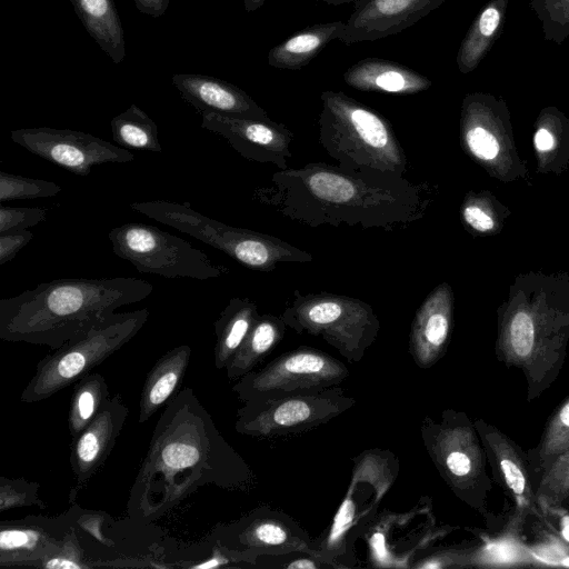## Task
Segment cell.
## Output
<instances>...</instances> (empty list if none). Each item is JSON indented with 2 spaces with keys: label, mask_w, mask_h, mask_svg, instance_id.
<instances>
[{
  "label": "cell",
  "mask_w": 569,
  "mask_h": 569,
  "mask_svg": "<svg viewBox=\"0 0 569 569\" xmlns=\"http://www.w3.org/2000/svg\"><path fill=\"white\" fill-rule=\"evenodd\" d=\"M252 199L289 220L320 226L401 231L422 220L438 186L402 176L323 162L276 171Z\"/></svg>",
  "instance_id": "obj_1"
},
{
  "label": "cell",
  "mask_w": 569,
  "mask_h": 569,
  "mask_svg": "<svg viewBox=\"0 0 569 569\" xmlns=\"http://www.w3.org/2000/svg\"><path fill=\"white\" fill-rule=\"evenodd\" d=\"M166 407L132 487L130 508L153 518L199 486L249 489L254 475L217 430L192 390L183 389Z\"/></svg>",
  "instance_id": "obj_2"
},
{
  "label": "cell",
  "mask_w": 569,
  "mask_h": 569,
  "mask_svg": "<svg viewBox=\"0 0 569 569\" xmlns=\"http://www.w3.org/2000/svg\"><path fill=\"white\" fill-rule=\"evenodd\" d=\"M153 286L139 278H62L0 300V339L61 347L118 308L146 299Z\"/></svg>",
  "instance_id": "obj_3"
},
{
  "label": "cell",
  "mask_w": 569,
  "mask_h": 569,
  "mask_svg": "<svg viewBox=\"0 0 569 569\" xmlns=\"http://www.w3.org/2000/svg\"><path fill=\"white\" fill-rule=\"evenodd\" d=\"M557 280L523 278L511 289L498 312L497 359L518 368L533 401L559 377L569 342V291L560 293Z\"/></svg>",
  "instance_id": "obj_4"
},
{
  "label": "cell",
  "mask_w": 569,
  "mask_h": 569,
  "mask_svg": "<svg viewBox=\"0 0 569 569\" xmlns=\"http://www.w3.org/2000/svg\"><path fill=\"white\" fill-rule=\"evenodd\" d=\"M319 142L340 167L402 176L408 159L383 116L342 91L320 94Z\"/></svg>",
  "instance_id": "obj_5"
},
{
  "label": "cell",
  "mask_w": 569,
  "mask_h": 569,
  "mask_svg": "<svg viewBox=\"0 0 569 569\" xmlns=\"http://www.w3.org/2000/svg\"><path fill=\"white\" fill-rule=\"evenodd\" d=\"M420 431L423 446L449 489L493 530L499 519L488 505L492 480L473 421L463 411L446 409L440 421L426 417Z\"/></svg>",
  "instance_id": "obj_6"
},
{
  "label": "cell",
  "mask_w": 569,
  "mask_h": 569,
  "mask_svg": "<svg viewBox=\"0 0 569 569\" xmlns=\"http://www.w3.org/2000/svg\"><path fill=\"white\" fill-rule=\"evenodd\" d=\"M131 208L158 222L209 244L256 271H272L279 263H306L313 256L271 234L222 223L201 214L189 202L150 200Z\"/></svg>",
  "instance_id": "obj_7"
},
{
  "label": "cell",
  "mask_w": 569,
  "mask_h": 569,
  "mask_svg": "<svg viewBox=\"0 0 569 569\" xmlns=\"http://www.w3.org/2000/svg\"><path fill=\"white\" fill-rule=\"evenodd\" d=\"M149 318L148 309L113 312L79 332L69 341L44 356L23 389L20 401L46 400L78 382L128 343Z\"/></svg>",
  "instance_id": "obj_8"
},
{
  "label": "cell",
  "mask_w": 569,
  "mask_h": 569,
  "mask_svg": "<svg viewBox=\"0 0 569 569\" xmlns=\"http://www.w3.org/2000/svg\"><path fill=\"white\" fill-rule=\"evenodd\" d=\"M280 317L287 328L321 338L350 363L362 360L380 331L379 318L370 305L336 293L303 295L296 289Z\"/></svg>",
  "instance_id": "obj_9"
},
{
  "label": "cell",
  "mask_w": 569,
  "mask_h": 569,
  "mask_svg": "<svg viewBox=\"0 0 569 569\" xmlns=\"http://www.w3.org/2000/svg\"><path fill=\"white\" fill-rule=\"evenodd\" d=\"M397 457L387 450H367L353 458L348 490L328 530L312 541V555L332 567H342L351 543L376 517L378 507L396 481Z\"/></svg>",
  "instance_id": "obj_10"
},
{
  "label": "cell",
  "mask_w": 569,
  "mask_h": 569,
  "mask_svg": "<svg viewBox=\"0 0 569 569\" xmlns=\"http://www.w3.org/2000/svg\"><path fill=\"white\" fill-rule=\"evenodd\" d=\"M113 253L141 273L166 278L208 280L229 273L184 239L146 223H126L110 230Z\"/></svg>",
  "instance_id": "obj_11"
},
{
  "label": "cell",
  "mask_w": 569,
  "mask_h": 569,
  "mask_svg": "<svg viewBox=\"0 0 569 569\" xmlns=\"http://www.w3.org/2000/svg\"><path fill=\"white\" fill-rule=\"evenodd\" d=\"M356 403L339 387L305 391L268 401H249L237 411V432L260 439L301 433L335 419Z\"/></svg>",
  "instance_id": "obj_12"
},
{
  "label": "cell",
  "mask_w": 569,
  "mask_h": 569,
  "mask_svg": "<svg viewBox=\"0 0 569 569\" xmlns=\"http://www.w3.org/2000/svg\"><path fill=\"white\" fill-rule=\"evenodd\" d=\"M349 375L343 362L319 349L302 346L241 377L232 390L242 402L268 401L336 387Z\"/></svg>",
  "instance_id": "obj_13"
},
{
  "label": "cell",
  "mask_w": 569,
  "mask_h": 569,
  "mask_svg": "<svg viewBox=\"0 0 569 569\" xmlns=\"http://www.w3.org/2000/svg\"><path fill=\"white\" fill-rule=\"evenodd\" d=\"M486 451L492 478L502 489L509 503L503 538L512 541L522 533L527 521L541 513L537 499V487L529 466L527 452L498 427L482 418L473 420Z\"/></svg>",
  "instance_id": "obj_14"
},
{
  "label": "cell",
  "mask_w": 569,
  "mask_h": 569,
  "mask_svg": "<svg viewBox=\"0 0 569 569\" xmlns=\"http://www.w3.org/2000/svg\"><path fill=\"white\" fill-rule=\"evenodd\" d=\"M10 137L29 152L78 176H89L97 164L126 163L134 159L128 149L71 129H17L11 131Z\"/></svg>",
  "instance_id": "obj_15"
},
{
  "label": "cell",
  "mask_w": 569,
  "mask_h": 569,
  "mask_svg": "<svg viewBox=\"0 0 569 569\" xmlns=\"http://www.w3.org/2000/svg\"><path fill=\"white\" fill-rule=\"evenodd\" d=\"M460 141L488 171L506 174L507 159L515 156L506 101L485 92L467 93L461 103Z\"/></svg>",
  "instance_id": "obj_16"
},
{
  "label": "cell",
  "mask_w": 569,
  "mask_h": 569,
  "mask_svg": "<svg viewBox=\"0 0 569 569\" xmlns=\"http://www.w3.org/2000/svg\"><path fill=\"white\" fill-rule=\"evenodd\" d=\"M201 128L223 137L248 160L273 164L279 170L289 168L293 133L282 123L270 118H238L204 112Z\"/></svg>",
  "instance_id": "obj_17"
},
{
  "label": "cell",
  "mask_w": 569,
  "mask_h": 569,
  "mask_svg": "<svg viewBox=\"0 0 569 569\" xmlns=\"http://www.w3.org/2000/svg\"><path fill=\"white\" fill-rule=\"evenodd\" d=\"M237 552L244 559L259 556L283 557L311 552L312 541L307 531L290 516L269 507H260L231 527Z\"/></svg>",
  "instance_id": "obj_18"
},
{
  "label": "cell",
  "mask_w": 569,
  "mask_h": 569,
  "mask_svg": "<svg viewBox=\"0 0 569 569\" xmlns=\"http://www.w3.org/2000/svg\"><path fill=\"white\" fill-rule=\"evenodd\" d=\"M446 0H367L345 21L342 43L375 41L397 34L440 7Z\"/></svg>",
  "instance_id": "obj_19"
},
{
  "label": "cell",
  "mask_w": 569,
  "mask_h": 569,
  "mask_svg": "<svg viewBox=\"0 0 569 569\" xmlns=\"http://www.w3.org/2000/svg\"><path fill=\"white\" fill-rule=\"evenodd\" d=\"M453 321V292L438 284L420 305L409 333V353L421 369L435 366L446 353Z\"/></svg>",
  "instance_id": "obj_20"
},
{
  "label": "cell",
  "mask_w": 569,
  "mask_h": 569,
  "mask_svg": "<svg viewBox=\"0 0 569 569\" xmlns=\"http://www.w3.org/2000/svg\"><path fill=\"white\" fill-rule=\"evenodd\" d=\"M128 408L120 395L109 398L97 416L73 439L71 448V469L79 483H84L104 463L126 419Z\"/></svg>",
  "instance_id": "obj_21"
},
{
  "label": "cell",
  "mask_w": 569,
  "mask_h": 569,
  "mask_svg": "<svg viewBox=\"0 0 569 569\" xmlns=\"http://www.w3.org/2000/svg\"><path fill=\"white\" fill-rule=\"evenodd\" d=\"M172 83L181 97L201 113L269 119L266 110L240 88L221 79L190 73H177Z\"/></svg>",
  "instance_id": "obj_22"
},
{
  "label": "cell",
  "mask_w": 569,
  "mask_h": 569,
  "mask_svg": "<svg viewBox=\"0 0 569 569\" xmlns=\"http://www.w3.org/2000/svg\"><path fill=\"white\" fill-rule=\"evenodd\" d=\"M343 81L356 90L399 96L416 94L432 86L428 77L416 70L381 58L356 62L345 71Z\"/></svg>",
  "instance_id": "obj_23"
},
{
  "label": "cell",
  "mask_w": 569,
  "mask_h": 569,
  "mask_svg": "<svg viewBox=\"0 0 569 569\" xmlns=\"http://www.w3.org/2000/svg\"><path fill=\"white\" fill-rule=\"evenodd\" d=\"M66 536L56 530V526L29 520L2 523L0 530V563L36 565L57 552Z\"/></svg>",
  "instance_id": "obj_24"
},
{
  "label": "cell",
  "mask_w": 569,
  "mask_h": 569,
  "mask_svg": "<svg viewBox=\"0 0 569 569\" xmlns=\"http://www.w3.org/2000/svg\"><path fill=\"white\" fill-rule=\"evenodd\" d=\"M191 357L187 345L166 352L151 368L144 380L139 401V422L151 418L177 391Z\"/></svg>",
  "instance_id": "obj_25"
},
{
  "label": "cell",
  "mask_w": 569,
  "mask_h": 569,
  "mask_svg": "<svg viewBox=\"0 0 569 569\" xmlns=\"http://www.w3.org/2000/svg\"><path fill=\"white\" fill-rule=\"evenodd\" d=\"M509 0H490L478 12L457 52V67L462 74L477 69L500 37Z\"/></svg>",
  "instance_id": "obj_26"
},
{
  "label": "cell",
  "mask_w": 569,
  "mask_h": 569,
  "mask_svg": "<svg viewBox=\"0 0 569 569\" xmlns=\"http://www.w3.org/2000/svg\"><path fill=\"white\" fill-rule=\"evenodd\" d=\"M345 21L316 23L293 33L272 47L268 64L277 69L299 70L307 66L332 40L339 39Z\"/></svg>",
  "instance_id": "obj_27"
},
{
  "label": "cell",
  "mask_w": 569,
  "mask_h": 569,
  "mask_svg": "<svg viewBox=\"0 0 569 569\" xmlns=\"http://www.w3.org/2000/svg\"><path fill=\"white\" fill-rule=\"evenodd\" d=\"M89 36L112 59L126 57L124 31L112 0H70Z\"/></svg>",
  "instance_id": "obj_28"
},
{
  "label": "cell",
  "mask_w": 569,
  "mask_h": 569,
  "mask_svg": "<svg viewBox=\"0 0 569 569\" xmlns=\"http://www.w3.org/2000/svg\"><path fill=\"white\" fill-rule=\"evenodd\" d=\"M287 326L274 315H259L243 342L226 366L229 380L237 381L256 367L282 341Z\"/></svg>",
  "instance_id": "obj_29"
},
{
  "label": "cell",
  "mask_w": 569,
  "mask_h": 569,
  "mask_svg": "<svg viewBox=\"0 0 569 569\" xmlns=\"http://www.w3.org/2000/svg\"><path fill=\"white\" fill-rule=\"evenodd\" d=\"M259 317L257 305L249 298L233 297L214 321L213 360L224 369Z\"/></svg>",
  "instance_id": "obj_30"
},
{
  "label": "cell",
  "mask_w": 569,
  "mask_h": 569,
  "mask_svg": "<svg viewBox=\"0 0 569 569\" xmlns=\"http://www.w3.org/2000/svg\"><path fill=\"white\" fill-rule=\"evenodd\" d=\"M567 450H569V396L549 417L538 443L526 451L536 487L550 465Z\"/></svg>",
  "instance_id": "obj_31"
},
{
  "label": "cell",
  "mask_w": 569,
  "mask_h": 569,
  "mask_svg": "<svg viewBox=\"0 0 569 569\" xmlns=\"http://www.w3.org/2000/svg\"><path fill=\"white\" fill-rule=\"evenodd\" d=\"M111 131L116 143L123 149L162 150L156 122L136 104L112 118Z\"/></svg>",
  "instance_id": "obj_32"
},
{
  "label": "cell",
  "mask_w": 569,
  "mask_h": 569,
  "mask_svg": "<svg viewBox=\"0 0 569 569\" xmlns=\"http://www.w3.org/2000/svg\"><path fill=\"white\" fill-rule=\"evenodd\" d=\"M109 399L108 385L100 373H89L76 382L71 398L68 427L76 439Z\"/></svg>",
  "instance_id": "obj_33"
},
{
  "label": "cell",
  "mask_w": 569,
  "mask_h": 569,
  "mask_svg": "<svg viewBox=\"0 0 569 569\" xmlns=\"http://www.w3.org/2000/svg\"><path fill=\"white\" fill-rule=\"evenodd\" d=\"M547 41L562 44L569 37V0H530Z\"/></svg>",
  "instance_id": "obj_34"
},
{
  "label": "cell",
  "mask_w": 569,
  "mask_h": 569,
  "mask_svg": "<svg viewBox=\"0 0 569 569\" xmlns=\"http://www.w3.org/2000/svg\"><path fill=\"white\" fill-rule=\"evenodd\" d=\"M61 190L62 188L52 181L0 171L1 202L53 197Z\"/></svg>",
  "instance_id": "obj_35"
},
{
  "label": "cell",
  "mask_w": 569,
  "mask_h": 569,
  "mask_svg": "<svg viewBox=\"0 0 569 569\" xmlns=\"http://www.w3.org/2000/svg\"><path fill=\"white\" fill-rule=\"evenodd\" d=\"M537 499L569 508V450L560 455L539 479Z\"/></svg>",
  "instance_id": "obj_36"
},
{
  "label": "cell",
  "mask_w": 569,
  "mask_h": 569,
  "mask_svg": "<svg viewBox=\"0 0 569 569\" xmlns=\"http://www.w3.org/2000/svg\"><path fill=\"white\" fill-rule=\"evenodd\" d=\"M461 219L467 227L479 233H488L496 228L492 207L482 194L469 193L465 198Z\"/></svg>",
  "instance_id": "obj_37"
},
{
  "label": "cell",
  "mask_w": 569,
  "mask_h": 569,
  "mask_svg": "<svg viewBox=\"0 0 569 569\" xmlns=\"http://www.w3.org/2000/svg\"><path fill=\"white\" fill-rule=\"evenodd\" d=\"M44 208L0 206V233L34 227L47 218Z\"/></svg>",
  "instance_id": "obj_38"
},
{
  "label": "cell",
  "mask_w": 569,
  "mask_h": 569,
  "mask_svg": "<svg viewBox=\"0 0 569 569\" xmlns=\"http://www.w3.org/2000/svg\"><path fill=\"white\" fill-rule=\"evenodd\" d=\"M541 513L540 522L552 537L569 545V508L538 499Z\"/></svg>",
  "instance_id": "obj_39"
},
{
  "label": "cell",
  "mask_w": 569,
  "mask_h": 569,
  "mask_svg": "<svg viewBox=\"0 0 569 569\" xmlns=\"http://www.w3.org/2000/svg\"><path fill=\"white\" fill-rule=\"evenodd\" d=\"M32 238L33 233L28 229L0 233V266L10 262Z\"/></svg>",
  "instance_id": "obj_40"
},
{
  "label": "cell",
  "mask_w": 569,
  "mask_h": 569,
  "mask_svg": "<svg viewBox=\"0 0 569 569\" xmlns=\"http://www.w3.org/2000/svg\"><path fill=\"white\" fill-rule=\"evenodd\" d=\"M27 483L28 482H24L23 487L19 488V490H18L19 481H13V480L7 481L3 478L1 479V489H0V491H1V493H0L1 510H4L7 508H12L16 506L32 505L26 498L36 499L37 490H32V491H29L26 493L22 489L27 486Z\"/></svg>",
  "instance_id": "obj_41"
},
{
  "label": "cell",
  "mask_w": 569,
  "mask_h": 569,
  "mask_svg": "<svg viewBox=\"0 0 569 569\" xmlns=\"http://www.w3.org/2000/svg\"><path fill=\"white\" fill-rule=\"evenodd\" d=\"M68 537L66 536L62 547L48 557L41 565V567L48 569H82L87 568V565L81 563L79 556L71 553L69 550V543L67 542Z\"/></svg>",
  "instance_id": "obj_42"
},
{
  "label": "cell",
  "mask_w": 569,
  "mask_h": 569,
  "mask_svg": "<svg viewBox=\"0 0 569 569\" xmlns=\"http://www.w3.org/2000/svg\"><path fill=\"white\" fill-rule=\"evenodd\" d=\"M170 0H134L139 12L160 18L168 9Z\"/></svg>",
  "instance_id": "obj_43"
},
{
  "label": "cell",
  "mask_w": 569,
  "mask_h": 569,
  "mask_svg": "<svg viewBox=\"0 0 569 569\" xmlns=\"http://www.w3.org/2000/svg\"><path fill=\"white\" fill-rule=\"evenodd\" d=\"M322 566L332 567L327 561L311 553H306L305 557L292 559L291 562L283 565L287 569H318Z\"/></svg>",
  "instance_id": "obj_44"
},
{
  "label": "cell",
  "mask_w": 569,
  "mask_h": 569,
  "mask_svg": "<svg viewBox=\"0 0 569 569\" xmlns=\"http://www.w3.org/2000/svg\"><path fill=\"white\" fill-rule=\"evenodd\" d=\"M227 561H228V559H226V558L214 557V558L207 560V562L193 566V568H204V569L217 568V567L222 566Z\"/></svg>",
  "instance_id": "obj_45"
},
{
  "label": "cell",
  "mask_w": 569,
  "mask_h": 569,
  "mask_svg": "<svg viewBox=\"0 0 569 569\" xmlns=\"http://www.w3.org/2000/svg\"><path fill=\"white\" fill-rule=\"evenodd\" d=\"M266 0H243L244 10L252 12L260 9L264 4Z\"/></svg>",
  "instance_id": "obj_46"
},
{
  "label": "cell",
  "mask_w": 569,
  "mask_h": 569,
  "mask_svg": "<svg viewBox=\"0 0 569 569\" xmlns=\"http://www.w3.org/2000/svg\"><path fill=\"white\" fill-rule=\"evenodd\" d=\"M325 3L330 6H340L346 3H353L355 9L360 7L367 0H322Z\"/></svg>",
  "instance_id": "obj_47"
}]
</instances>
